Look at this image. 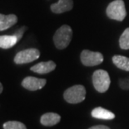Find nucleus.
Here are the masks:
<instances>
[{
    "mask_svg": "<svg viewBox=\"0 0 129 129\" xmlns=\"http://www.w3.org/2000/svg\"><path fill=\"white\" fill-rule=\"evenodd\" d=\"M73 37V30L70 26L62 25L56 31L53 36V42L58 50L67 48Z\"/></svg>",
    "mask_w": 129,
    "mask_h": 129,
    "instance_id": "1",
    "label": "nucleus"
},
{
    "mask_svg": "<svg viewBox=\"0 0 129 129\" xmlns=\"http://www.w3.org/2000/svg\"><path fill=\"white\" fill-rule=\"evenodd\" d=\"M107 15L112 20L122 21L127 16L125 3L123 0H114L108 4L106 10Z\"/></svg>",
    "mask_w": 129,
    "mask_h": 129,
    "instance_id": "2",
    "label": "nucleus"
},
{
    "mask_svg": "<svg viewBox=\"0 0 129 129\" xmlns=\"http://www.w3.org/2000/svg\"><path fill=\"white\" fill-rule=\"evenodd\" d=\"M65 101L71 104H78L83 101L86 97V90L82 85H76L65 90L63 94Z\"/></svg>",
    "mask_w": 129,
    "mask_h": 129,
    "instance_id": "3",
    "label": "nucleus"
},
{
    "mask_svg": "<svg viewBox=\"0 0 129 129\" xmlns=\"http://www.w3.org/2000/svg\"><path fill=\"white\" fill-rule=\"evenodd\" d=\"M92 83L94 88L98 92H105L110 86V76L106 70H98L92 75Z\"/></svg>",
    "mask_w": 129,
    "mask_h": 129,
    "instance_id": "4",
    "label": "nucleus"
},
{
    "mask_svg": "<svg viewBox=\"0 0 129 129\" xmlns=\"http://www.w3.org/2000/svg\"><path fill=\"white\" fill-rule=\"evenodd\" d=\"M40 56V52L37 49L31 48L22 50L16 54L14 57V62L16 64H26L34 61Z\"/></svg>",
    "mask_w": 129,
    "mask_h": 129,
    "instance_id": "5",
    "label": "nucleus"
},
{
    "mask_svg": "<svg viewBox=\"0 0 129 129\" xmlns=\"http://www.w3.org/2000/svg\"><path fill=\"white\" fill-rule=\"evenodd\" d=\"M81 61L86 66H94L103 61V56L99 52L85 50L81 53Z\"/></svg>",
    "mask_w": 129,
    "mask_h": 129,
    "instance_id": "6",
    "label": "nucleus"
},
{
    "mask_svg": "<svg viewBox=\"0 0 129 129\" xmlns=\"http://www.w3.org/2000/svg\"><path fill=\"white\" fill-rule=\"evenodd\" d=\"M46 79H39L34 77V76H28V77L24 78L23 81H22V86L27 90L34 91V90L42 89L46 85Z\"/></svg>",
    "mask_w": 129,
    "mask_h": 129,
    "instance_id": "7",
    "label": "nucleus"
},
{
    "mask_svg": "<svg viewBox=\"0 0 129 129\" xmlns=\"http://www.w3.org/2000/svg\"><path fill=\"white\" fill-rule=\"evenodd\" d=\"M73 7V0H58L57 3L51 5V10L54 13H62L67 11H70Z\"/></svg>",
    "mask_w": 129,
    "mask_h": 129,
    "instance_id": "8",
    "label": "nucleus"
},
{
    "mask_svg": "<svg viewBox=\"0 0 129 129\" xmlns=\"http://www.w3.org/2000/svg\"><path fill=\"white\" fill-rule=\"evenodd\" d=\"M56 64L53 60H48L45 62H40L31 67V70L38 74H47L55 70Z\"/></svg>",
    "mask_w": 129,
    "mask_h": 129,
    "instance_id": "9",
    "label": "nucleus"
},
{
    "mask_svg": "<svg viewBox=\"0 0 129 129\" xmlns=\"http://www.w3.org/2000/svg\"><path fill=\"white\" fill-rule=\"evenodd\" d=\"M60 120H61V117L57 113H54V112H48V113L43 114L41 117L40 122L42 125L46 126V127H52L57 124Z\"/></svg>",
    "mask_w": 129,
    "mask_h": 129,
    "instance_id": "10",
    "label": "nucleus"
},
{
    "mask_svg": "<svg viewBox=\"0 0 129 129\" xmlns=\"http://www.w3.org/2000/svg\"><path fill=\"white\" fill-rule=\"evenodd\" d=\"M18 22V17L15 14L4 15L0 13V31L8 29Z\"/></svg>",
    "mask_w": 129,
    "mask_h": 129,
    "instance_id": "11",
    "label": "nucleus"
},
{
    "mask_svg": "<svg viewBox=\"0 0 129 129\" xmlns=\"http://www.w3.org/2000/svg\"><path fill=\"white\" fill-rule=\"evenodd\" d=\"M92 116L94 118L103 119V120H112L115 118L113 112L104 109L103 107H96L92 111Z\"/></svg>",
    "mask_w": 129,
    "mask_h": 129,
    "instance_id": "12",
    "label": "nucleus"
},
{
    "mask_svg": "<svg viewBox=\"0 0 129 129\" xmlns=\"http://www.w3.org/2000/svg\"><path fill=\"white\" fill-rule=\"evenodd\" d=\"M17 37L14 35H2L0 36V48L9 49L14 46L18 42Z\"/></svg>",
    "mask_w": 129,
    "mask_h": 129,
    "instance_id": "13",
    "label": "nucleus"
},
{
    "mask_svg": "<svg viewBox=\"0 0 129 129\" xmlns=\"http://www.w3.org/2000/svg\"><path fill=\"white\" fill-rule=\"evenodd\" d=\"M112 62L119 69L129 71V58L123 56H114L112 57Z\"/></svg>",
    "mask_w": 129,
    "mask_h": 129,
    "instance_id": "14",
    "label": "nucleus"
},
{
    "mask_svg": "<svg viewBox=\"0 0 129 129\" xmlns=\"http://www.w3.org/2000/svg\"><path fill=\"white\" fill-rule=\"evenodd\" d=\"M119 45L122 50H129V28L126 29L121 35Z\"/></svg>",
    "mask_w": 129,
    "mask_h": 129,
    "instance_id": "15",
    "label": "nucleus"
},
{
    "mask_svg": "<svg viewBox=\"0 0 129 129\" xmlns=\"http://www.w3.org/2000/svg\"><path fill=\"white\" fill-rule=\"evenodd\" d=\"M4 129H27L26 126L18 121H9L4 123Z\"/></svg>",
    "mask_w": 129,
    "mask_h": 129,
    "instance_id": "16",
    "label": "nucleus"
},
{
    "mask_svg": "<svg viewBox=\"0 0 129 129\" xmlns=\"http://www.w3.org/2000/svg\"><path fill=\"white\" fill-rule=\"evenodd\" d=\"M26 29H27V27L26 26L21 27V28H19L18 30H16V31L13 34V35H14V36L17 37L18 40H20L22 39V37H23V35L24 32H25Z\"/></svg>",
    "mask_w": 129,
    "mask_h": 129,
    "instance_id": "17",
    "label": "nucleus"
},
{
    "mask_svg": "<svg viewBox=\"0 0 129 129\" xmlns=\"http://www.w3.org/2000/svg\"><path fill=\"white\" fill-rule=\"evenodd\" d=\"M120 86L124 90H129V79H124L121 80L120 82Z\"/></svg>",
    "mask_w": 129,
    "mask_h": 129,
    "instance_id": "18",
    "label": "nucleus"
},
{
    "mask_svg": "<svg viewBox=\"0 0 129 129\" xmlns=\"http://www.w3.org/2000/svg\"><path fill=\"white\" fill-rule=\"evenodd\" d=\"M88 129H110L107 126H103V125H98V126H94V127H92Z\"/></svg>",
    "mask_w": 129,
    "mask_h": 129,
    "instance_id": "19",
    "label": "nucleus"
},
{
    "mask_svg": "<svg viewBox=\"0 0 129 129\" xmlns=\"http://www.w3.org/2000/svg\"><path fill=\"white\" fill-rule=\"evenodd\" d=\"M3 91V86H2V84L0 83V93H2Z\"/></svg>",
    "mask_w": 129,
    "mask_h": 129,
    "instance_id": "20",
    "label": "nucleus"
}]
</instances>
